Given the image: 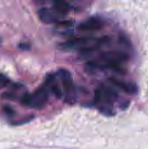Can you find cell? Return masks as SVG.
Segmentation results:
<instances>
[{
	"label": "cell",
	"mask_w": 148,
	"mask_h": 149,
	"mask_svg": "<svg viewBox=\"0 0 148 149\" xmlns=\"http://www.w3.org/2000/svg\"><path fill=\"white\" fill-rule=\"evenodd\" d=\"M119 94L116 91L107 86H100L95 90L94 105L99 111L106 116H113L115 114L113 107L115 101L119 100Z\"/></svg>",
	"instance_id": "1"
},
{
	"label": "cell",
	"mask_w": 148,
	"mask_h": 149,
	"mask_svg": "<svg viewBox=\"0 0 148 149\" xmlns=\"http://www.w3.org/2000/svg\"><path fill=\"white\" fill-rule=\"evenodd\" d=\"M49 89L44 84L40 87H38L36 91L32 93H25L20 100V102L23 106L34 108V109H40L45 106L48 101L49 98Z\"/></svg>",
	"instance_id": "2"
},
{
	"label": "cell",
	"mask_w": 148,
	"mask_h": 149,
	"mask_svg": "<svg viewBox=\"0 0 148 149\" xmlns=\"http://www.w3.org/2000/svg\"><path fill=\"white\" fill-rule=\"evenodd\" d=\"M64 93V100L65 102L72 104L75 100L76 91L72 76L66 69H59L56 73Z\"/></svg>",
	"instance_id": "3"
},
{
	"label": "cell",
	"mask_w": 148,
	"mask_h": 149,
	"mask_svg": "<svg viewBox=\"0 0 148 149\" xmlns=\"http://www.w3.org/2000/svg\"><path fill=\"white\" fill-rule=\"evenodd\" d=\"M38 16L40 21L46 24H56L60 22L62 18V16H60L52 7H41L38 10Z\"/></svg>",
	"instance_id": "4"
},
{
	"label": "cell",
	"mask_w": 148,
	"mask_h": 149,
	"mask_svg": "<svg viewBox=\"0 0 148 149\" xmlns=\"http://www.w3.org/2000/svg\"><path fill=\"white\" fill-rule=\"evenodd\" d=\"M103 26L104 22L101 18L98 17H92L81 22L79 24L78 29L82 31H96L101 30Z\"/></svg>",
	"instance_id": "5"
},
{
	"label": "cell",
	"mask_w": 148,
	"mask_h": 149,
	"mask_svg": "<svg viewBox=\"0 0 148 149\" xmlns=\"http://www.w3.org/2000/svg\"><path fill=\"white\" fill-rule=\"evenodd\" d=\"M110 82L113 83L115 86L119 87L120 90L124 91L125 93L128 94H135L138 92V87L135 84L131 83V82H126L124 80H121L117 78H110L109 79Z\"/></svg>",
	"instance_id": "6"
},
{
	"label": "cell",
	"mask_w": 148,
	"mask_h": 149,
	"mask_svg": "<svg viewBox=\"0 0 148 149\" xmlns=\"http://www.w3.org/2000/svg\"><path fill=\"white\" fill-rule=\"evenodd\" d=\"M52 8L60 15V16H65L71 10V5L65 2V1H56L53 2Z\"/></svg>",
	"instance_id": "7"
},
{
	"label": "cell",
	"mask_w": 148,
	"mask_h": 149,
	"mask_svg": "<svg viewBox=\"0 0 148 149\" xmlns=\"http://www.w3.org/2000/svg\"><path fill=\"white\" fill-rule=\"evenodd\" d=\"M73 24V21L72 20H61L58 24H56V26L58 28H70Z\"/></svg>",
	"instance_id": "8"
},
{
	"label": "cell",
	"mask_w": 148,
	"mask_h": 149,
	"mask_svg": "<svg viewBox=\"0 0 148 149\" xmlns=\"http://www.w3.org/2000/svg\"><path fill=\"white\" fill-rule=\"evenodd\" d=\"M9 82V79L3 74H0V87L3 86L4 85H6Z\"/></svg>",
	"instance_id": "9"
}]
</instances>
